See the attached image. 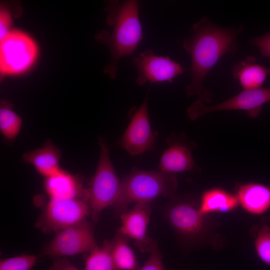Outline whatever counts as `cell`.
Instances as JSON below:
<instances>
[{
  "mask_svg": "<svg viewBox=\"0 0 270 270\" xmlns=\"http://www.w3.org/2000/svg\"><path fill=\"white\" fill-rule=\"evenodd\" d=\"M243 29L242 25L220 27L205 16L192 26L190 34L182 44L191 60L190 81L185 88L188 96H198L204 103L211 101L212 94L204 86V79L224 54L237 52L238 36Z\"/></svg>",
  "mask_w": 270,
  "mask_h": 270,
  "instance_id": "obj_1",
  "label": "cell"
},
{
  "mask_svg": "<svg viewBox=\"0 0 270 270\" xmlns=\"http://www.w3.org/2000/svg\"><path fill=\"white\" fill-rule=\"evenodd\" d=\"M140 6L137 0H114L108 6L107 20L112 31H103L97 38L110 48L111 61L104 70L112 78L116 77L120 60L132 56L143 38Z\"/></svg>",
  "mask_w": 270,
  "mask_h": 270,
  "instance_id": "obj_2",
  "label": "cell"
},
{
  "mask_svg": "<svg viewBox=\"0 0 270 270\" xmlns=\"http://www.w3.org/2000/svg\"><path fill=\"white\" fill-rule=\"evenodd\" d=\"M177 185L174 174L134 168L129 174L123 176L118 198L112 206L114 212L120 216L128 210L131 204L152 203L158 196H173Z\"/></svg>",
  "mask_w": 270,
  "mask_h": 270,
  "instance_id": "obj_3",
  "label": "cell"
},
{
  "mask_svg": "<svg viewBox=\"0 0 270 270\" xmlns=\"http://www.w3.org/2000/svg\"><path fill=\"white\" fill-rule=\"evenodd\" d=\"M100 154L96 172L88 190L86 198L90 214L94 222L98 220L102 210L116 202L120 188L118 178L109 155V150L105 141L99 138Z\"/></svg>",
  "mask_w": 270,
  "mask_h": 270,
  "instance_id": "obj_4",
  "label": "cell"
},
{
  "mask_svg": "<svg viewBox=\"0 0 270 270\" xmlns=\"http://www.w3.org/2000/svg\"><path fill=\"white\" fill-rule=\"evenodd\" d=\"M38 54L34 40L25 32L12 30L0 40V72L2 76L24 73L34 65Z\"/></svg>",
  "mask_w": 270,
  "mask_h": 270,
  "instance_id": "obj_5",
  "label": "cell"
},
{
  "mask_svg": "<svg viewBox=\"0 0 270 270\" xmlns=\"http://www.w3.org/2000/svg\"><path fill=\"white\" fill-rule=\"evenodd\" d=\"M97 246L92 224L86 219L55 232L42 255L55 258L90 252Z\"/></svg>",
  "mask_w": 270,
  "mask_h": 270,
  "instance_id": "obj_6",
  "label": "cell"
},
{
  "mask_svg": "<svg viewBox=\"0 0 270 270\" xmlns=\"http://www.w3.org/2000/svg\"><path fill=\"white\" fill-rule=\"evenodd\" d=\"M164 214L170 226L184 241H196L206 232L205 216L192 202L182 199L172 200L164 207Z\"/></svg>",
  "mask_w": 270,
  "mask_h": 270,
  "instance_id": "obj_7",
  "label": "cell"
},
{
  "mask_svg": "<svg viewBox=\"0 0 270 270\" xmlns=\"http://www.w3.org/2000/svg\"><path fill=\"white\" fill-rule=\"evenodd\" d=\"M90 214L86 200L76 198L49 201L36 222L45 233L56 231L76 224Z\"/></svg>",
  "mask_w": 270,
  "mask_h": 270,
  "instance_id": "obj_8",
  "label": "cell"
},
{
  "mask_svg": "<svg viewBox=\"0 0 270 270\" xmlns=\"http://www.w3.org/2000/svg\"><path fill=\"white\" fill-rule=\"evenodd\" d=\"M270 101V88H260L254 90H243L236 96L220 104L206 106L196 100L187 109V114L191 120H195L206 114L230 110L246 111L252 118L258 116L262 106Z\"/></svg>",
  "mask_w": 270,
  "mask_h": 270,
  "instance_id": "obj_9",
  "label": "cell"
},
{
  "mask_svg": "<svg viewBox=\"0 0 270 270\" xmlns=\"http://www.w3.org/2000/svg\"><path fill=\"white\" fill-rule=\"evenodd\" d=\"M132 57V64L138 72L136 82L139 86H143L147 82L150 85L154 83H170L176 76L189 70L169 56H158L150 49L140 52L138 56L133 55Z\"/></svg>",
  "mask_w": 270,
  "mask_h": 270,
  "instance_id": "obj_10",
  "label": "cell"
},
{
  "mask_svg": "<svg viewBox=\"0 0 270 270\" xmlns=\"http://www.w3.org/2000/svg\"><path fill=\"white\" fill-rule=\"evenodd\" d=\"M148 100L146 96L136 110L124 134L117 142L118 146L131 156L154 148L155 137L150 124Z\"/></svg>",
  "mask_w": 270,
  "mask_h": 270,
  "instance_id": "obj_11",
  "label": "cell"
},
{
  "mask_svg": "<svg viewBox=\"0 0 270 270\" xmlns=\"http://www.w3.org/2000/svg\"><path fill=\"white\" fill-rule=\"evenodd\" d=\"M151 212V202H138L119 216L122 225L117 232L132 239L142 252L149 253L155 242L147 234Z\"/></svg>",
  "mask_w": 270,
  "mask_h": 270,
  "instance_id": "obj_12",
  "label": "cell"
},
{
  "mask_svg": "<svg viewBox=\"0 0 270 270\" xmlns=\"http://www.w3.org/2000/svg\"><path fill=\"white\" fill-rule=\"evenodd\" d=\"M44 188L50 201L76 198L87 200L86 190L83 188L80 180L62 170L46 178Z\"/></svg>",
  "mask_w": 270,
  "mask_h": 270,
  "instance_id": "obj_13",
  "label": "cell"
},
{
  "mask_svg": "<svg viewBox=\"0 0 270 270\" xmlns=\"http://www.w3.org/2000/svg\"><path fill=\"white\" fill-rule=\"evenodd\" d=\"M237 198L239 204L248 212L260 215L270 208V186L250 182L241 186Z\"/></svg>",
  "mask_w": 270,
  "mask_h": 270,
  "instance_id": "obj_14",
  "label": "cell"
},
{
  "mask_svg": "<svg viewBox=\"0 0 270 270\" xmlns=\"http://www.w3.org/2000/svg\"><path fill=\"white\" fill-rule=\"evenodd\" d=\"M232 74L244 90H254L261 88L270 68L258 64L255 57L248 56L234 66Z\"/></svg>",
  "mask_w": 270,
  "mask_h": 270,
  "instance_id": "obj_15",
  "label": "cell"
},
{
  "mask_svg": "<svg viewBox=\"0 0 270 270\" xmlns=\"http://www.w3.org/2000/svg\"><path fill=\"white\" fill-rule=\"evenodd\" d=\"M194 166V160L190 150L179 143H170L162 154L159 170L172 174L186 172Z\"/></svg>",
  "mask_w": 270,
  "mask_h": 270,
  "instance_id": "obj_16",
  "label": "cell"
},
{
  "mask_svg": "<svg viewBox=\"0 0 270 270\" xmlns=\"http://www.w3.org/2000/svg\"><path fill=\"white\" fill-rule=\"evenodd\" d=\"M60 158V150L50 141L46 142L42 148L26 152L23 156L25 162L32 164L46 178L56 174L61 170L59 167Z\"/></svg>",
  "mask_w": 270,
  "mask_h": 270,
  "instance_id": "obj_17",
  "label": "cell"
},
{
  "mask_svg": "<svg viewBox=\"0 0 270 270\" xmlns=\"http://www.w3.org/2000/svg\"><path fill=\"white\" fill-rule=\"evenodd\" d=\"M239 204L236 196L218 188L204 192L201 196L198 208L206 216L212 212H227L235 209Z\"/></svg>",
  "mask_w": 270,
  "mask_h": 270,
  "instance_id": "obj_18",
  "label": "cell"
},
{
  "mask_svg": "<svg viewBox=\"0 0 270 270\" xmlns=\"http://www.w3.org/2000/svg\"><path fill=\"white\" fill-rule=\"evenodd\" d=\"M130 239L117 232L110 241L111 253L116 270H138L136 255L129 246Z\"/></svg>",
  "mask_w": 270,
  "mask_h": 270,
  "instance_id": "obj_19",
  "label": "cell"
},
{
  "mask_svg": "<svg viewBox=\"0 0 270 270\" xmlns=\"http://www.w3.org/2000/svg\"><path fill=\"white\" fill-rule=\"evenodd\" d=\"M84 270H116L111 253L110 241L106 240L89 252Z\"/></svg>",
  "mask_w": 270,
  "mask_h": 270,
  "instance_id": "obj_20",
  "label": "cell"
},
{
  "mask_svg": "<svg viewBox=\"0 0 270 270\" xmlns=\"http://www.w3.org/2000/svg\"><path fill=\"white\" fill-rule=\"evenodd\" d=\"M254 232L256 254L262 262L270 266V223L264 220L256 226Z\"/></svg>",
  "mask_w": 270,
  "mask_h": 270,
  "instance_id": "obj_21",
  "label": "cell"
},
{
  "mask_svg": "<svg viewBox=\"0 0 270 270\" xmlns=\"http://www.w3.org/2000/svg\"><path fill=\"white\" fill-rule=\"evenodd\" d=\"M22 125L20 118L12 108L1 107L0 110V130L8 140H13L19 133Z\"/></svg>",
  "mask_w": 270,
  "mask_h": 270,
  "instance_id": "obj_22",
  "label": "cell"
},
{
  "mask_svg": "<svg viewBox=\"0 0 270 270\" xmlns=\"http://www.w3.org/2000/svg\"><path fill=\"white\" fill-rule=\"evenodd\" d=\"M38 260V256L34 254H22L2 259L0 262V270H30Z\"/></svg>",
  "mask_w": 270,
  "mask_h": 270,
  "instance_id": "obj_23",
  "label": "cell"
},
{
  "mask_svg": "<svg viewBox=\"0 0 270 270\" xmlns=\"http://www.w3.org/2000/svg\"><path fill=\"white\" fill-rule=\"evenodd\" d=\"M149 253L150 256L148 258L138 270H166L163 264L162 254L156 240Z\"/></svg>",
  "mask_w": 270,
  "mask_h": 270,
  "instance_id": "obj_24",
  "label": "cell"
},
{
  "mask_svg": "<svg viewBox=\"0 0 270 270\" xmlns=\"http://www.w3.org/2000/svg\"><path fill=\"white\" fill-rule=\"evenodd\" d=\"M249 42L258 47L262 56L270 58V32L251 38Z\"/></svg>",
  "mask_w": 270,
  "mask_h": 270,
  "instance_id": "obj_25",
  "label": "cell"
},
{
  "mask_svg": "<svg viewBox=\"0 0 270 270\" xmlns=\"http://www.w3.org/2000/svg\"><path fill=\"white\" fill-rule=\"evenodd\" d=\"M12 18L9 11L4 8L0 10V40L6 36L12 30Z\"/></svg>",
  "mask_w": 270,
  "mask_h": 270,
  "instance_id": "obj_26",
  "label": "cell"
},
{
  "mask_svg": "<svg viewBox=\"0 0 270 270\" xmlns=\"http://www.w3.org/2000/svg\"><path fill=\"white\" fill-rule=\"evenodd\" d=\"M48 270H80L65 257L55 258Z\"/></svg>",
  "mask_w": 270,
  "mask_h": 270,
  "instance_id": "obj_27",
  "label": "cell"
}]
</instances>
